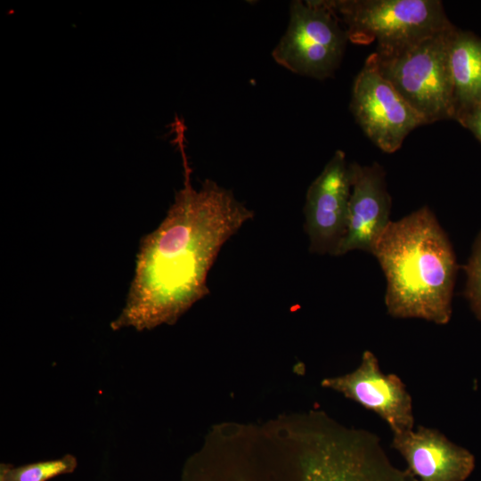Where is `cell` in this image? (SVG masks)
<instances>
[{"label":"cell","instance_id":"1","mask_svg":"<svg viewBox=\"0 0 481 481\" xmlns=\"http://www.w3.org/2000/svg\"><path fill=\"white\" fill-rule=\"evenodd\" d=\"M182 481H417L379 438L322 412L222 424L187 461Z\"/></svg>","mask_w":481,"mask_h":481},{"label":"cell","instance_id":"2","mask_svg":"<svg viewBox=\"0 0 481 481\" xmlns=\"http://www.w3.org/2000/svg\"><path fill=\"white\" fill-rule=\"evenodd\" d=\"M179 148L183 186L159 225L140 240L125 306L110 323L113 330L175 324L209 293L208 275L221 249L254 217L231 190L211 179L195 189L184 145Z\"/></svg>","mask_w":481,"mask_h":481},{"label":"cell","instance_id":"3","mask_svg":"<svg viewBox=\"0 0 481 481\" xmlns=\"http://www.w3.org/2000/svg\"><path fill=\"white\" fill-rule=\"evenodd\" d=\"M371 254L386 277L388 314L438 325L450 322L458 265L445 232L428 206L391 221Z\"/></svg>","mask_w":481,"mask_h":481},{"label":"cell","instance_id":"4","mask_svg":"<svg viewBox=\"0 0 481 481\" xmlns=\"http://www.w3.org/2000/svg\"><path fill=\"white\" fill-rule=\"evenodd\" d=\"M348 41L377 44L379 56L398 53L453 26L439 0H329Z\"/></svg>","mask_w":481,"mask_h":481},{"label":"cell","instance_id":"5","mask_svg":"<svg viewBox=\"0 0 481 481\" xmlns=\"http://www.w3.org/2000/svg\"><path fill=\"white\" fill-rule=\"evenodd\" d=\"M455 29L453 25L393 55L371 53L380 74L426 125L454 116L450 44Z\"/></svg>","mask_w":481,"mask_h":481},{"label":"cell","instance_id":"6","mask_svg":"<svg viewBox=\"0 0 481 481\" xmlns=\"http://www.w3.org/2000/svg\"><path fill=\"white\" fill-rule=\"evenodd\" d=\"M348 37L329 0H294L284 35L272 51L289 71L323 80L339 67Z\"/></svg>","mask_w":481,"mask_h":481},{"label":"cell","instance_id":"7","mask_svg":"<svg viewBox=\"0 0 481 481\" xmlns=\"http://www.w3.org/2000/svg\"><path fill=\"white\" fill-rule=\"evenodd\" d=\"M350 110L367 137L386 153L399 150L410 132L426 125L380 74L372 54L355 78Z\"/></svg>","mask_w":481,"mask_h":481},{"label":"cell","instance_id":"8","mask_svg":"<svg viewBox=\"0 0 481 481\" xmlns=\"http://www.w3.org/2000/svg\"><path fill=\"white\" fill-rule=\"evenodd\" d=\"M350 163L338 150L309 185L304 207L309 252L336 256L347 223L351 194Z\"/></svg>","mask_w":481,"mask_h":481},{"label":"cell","instance_id":"9","mask_svg":"<svg viewBox=\"0 0 481 481\" xmlns=\"http://www.w3.org/2000/svg\"><path fill=\"white\" fill-rule=\"evenodd\" d=\"M321 385L378 414L387 422L393 436L414 428L412 399L406 386L397 375L383 373L378 358L370 350L363 353L355 371L325 378Z\"/></svg>","mask_w":481,"mask_h":481},{"label":"cell","instance_id":"10","mask_svg":"<svg viewBox=\"0 0 481 481\" xmlns=\"http://www.w3.org/2000/svg\"><path fill=\"white\" fill-rule=\"evenodd\" d=\"M351 194L348 203L346 231L336 256L353 250L371 252L387 227L392 200L387 192L383 167L350 163Z\"/></svg>","mask_w":481,"mask_h":481},{"label":"cell","instance_id":"11","mask_svg":"<svg viewBox=\"0 0 481 481\" xmlns=\"http://www.w3.org/2000/svg\"><path fill=\"white\" fill-rule=\"evenodd\" d=\"M391 446L417 481H465L475 469L474 455L436 428L420 425L394 435Z\"/></svg>","mask_w":481,"mask_h":481},{"label":"cell","instance_id":"12","mask_svg":"<svg viewBox=\"0 0 481 481\" xmlns=\"http://www.w3.org/2000/svg\"><path fill=\"white\" fill-rule=\"evenodd\" d=\"M450 69L453 88V119L481 106V38L454 29L450 44Z\"/></svg>","mask_w":481,"mask_h":481},{"label":"cell","instance_id":"13","mask_svg":"<svg viewBox=\"0 0 481 481\" xmlns=\"http://www.w3.org/2000/svg\"><path fill=\"white\" fill-rule=\"evenodd\" d=\"M76 467L77 459L71 454L20 467L2 463L0 481H47L56 476L73 472Z\"/></svg>","mask_w":481,"mask_h":481},{"label":"cell","instance_id":"14","mask_svg":"<svg viewBox=\"0 0 481 481\" xmlns=\"http://www.w3.org/2000/svg\"><path fill=\"white\" fill-rule=\"evenodd\" d=\"M465 271L467 274L465 296L472 311L481 321V232L475 240Z\"/></svg>","mask_w":481,"mask_h":481},{"label":"cell","instance_id":"15","mask_svg":"<svg viewBox=\"0 0 481 481\" xmlns=\"http://www.w3.org/2000/svg\"><path fill=\"white\" fill-rule=\"evenodd\" d=\"M481 142V107L465 114L457 120Z\"/></svg>","mask_w":481,"mask_h":481},{"label":"cell","instance_id":"16","mask_svg":"<svg viewBox=\"0 0 481 481\" xmlns=\"http://www.w3.org/2000/svg\"><path fill=\"white\" fill-rule=\"evenodd\" d=\"M481 107V106H480Z\"/></svg>","mask_w":481,"mask_h":481}]
</instances>
